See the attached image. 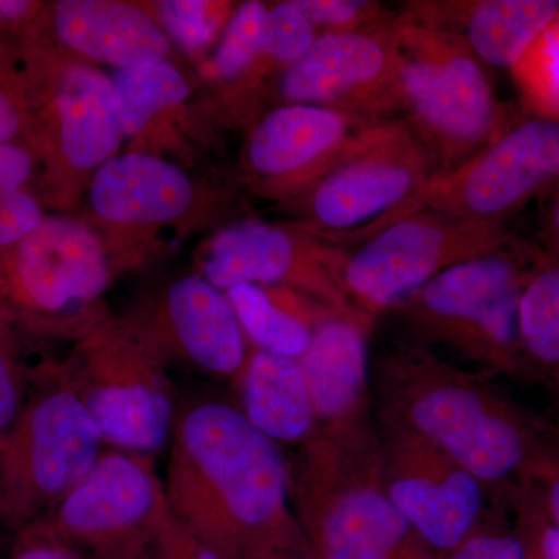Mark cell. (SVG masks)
Instances as JSON below:
<instances>
[{"mask_svg": "<svg viewBox=\"0 0 559 559\" xmlns=\"http://www.w3.org/2000/svg\"><path fill=\"white\" fill-rule=\"evenodd\" d=\"M0 521H5V509H3L2 488H0Z\"/></svg>", "mask_w": 559, "mask_h": 559, "instance_id": "45", "label": "cell"}, {"mask_svg": "<svg viewBox=\"0 0 559 559\" xmlns=\"http://www.w3.org/2000/svg\"><path fill=\"white\" fill-rule=\"evenodd\" d=\"M164 484L173 516L224 559L308 549L290 502L289 460L230 404L179 409Z\"/></svg>", "mask_w": 559, "mask_h": 559, "instance_id": "1", "label": "cell"}, {"mask_svg": "<svg viewBox=\"0 0 559 559\" xmlns=\"http://www.w3.org/2000/svg\"><path fill=\"white\" fill-rule=\"evenodd\" d=\"M110 282L100 241L79 223L49 218L14 248L0 275V312L46 325L94 304Z\"/></svg>", "mask_w": 559, "mask_h": 559, "instance_id": "13", "label": "cell"}, {"mask_svg": "<svg viewBox=\"0 0 559 559\" xmlns=\"http://www.w3.org/2000/svg\"><path fill=\"white\" fill-rule=\"evenodd\" d=\"M395 39L403 108L437 173L465 164L509 128L484 66L457 32L414 7L396 17Z\"/></svg>", "mask_w": 559, "mask_h": 559, "instance_id": "5", "label": "cell"}, {"mask_svg": "<svg viewBox=\"0 0 559 559\" xmlns=\"http://www.w3.org/2000/svg\"><path fill=\"white\" fill-rule=\"evenodd\" d=\"M436 175V162L409 124L381 121L320 176L312 219L358 245L399 219Z\"/></svg>", "mask_w": 559, "mask_h": 559, "instance_id": "10", "label": "cell"}, {"mask_svg": "<svg viewBox=\"0 0 559 559\" xmlns=\"http://www.w3.org/2000/svg\"><path fill=\"white\" fill-rule=\"evenodd\" d=\"M381 121L326 106L290 105L272 110L250 138V167L271 179L314 170L325 175Z\"/></svg>", "mask_w": 559, "mask_h": 559, "instance_id": "17", "label": "cell"}, {"mask_svg": "<svg viewBox=\"0 0 559 559\" xmlns=\"http://www.w3.org/2000/svg\"><path fill=\"white\" fill-rule=\"evenodd\" d=\"M32 175V159L27 151L13 143L0 145V200L14 191L24 190Z\"/></svg>", "mask_w": 559, "mask_h": 559, "instance_id": "39", "label": "cell"}, {"mask_svg": "<svg viewBox=\"0 0 559 559\" xmlns=\"http://www.w3.org/2000/svg\"><path fill=\"white\" fill-rule=\"evenodd\" d=\"M46 219L36 198L27 190L0 200V248H16Z\"/></svg>", "mask_w": 559, "mask_h": 559, "instance_id": "36", "label": "cell"}, {"mask_svg": "<svg viewBox=\"0 0 559 559\" xmlns=\"http://www.w3.org/2000/svg\"><path fill=\"white\" fill-rule=\"evenodd\" d=\"M514 245L503 223L419 210L348 252L344 286L356 310L374 322L441 272Z\"/></svg>", "mask_w": 559, "mask_h": 559, "instance_id": "7", "label": "cell"}, {"mask_svg": "<svg viewBox=\"0 0 559 559\" xmlns=\"http://www.w3.org/2000/svg\"><path fill=\"white\" fill-rule=\"evenodd\" d=\"M432 559H524V554L507 509L471 533L459 546L436 551Z\"/></svg>", "mask_w": 559, "mask_h": 559, "instance_id": "31", "label": "cell"}, {"mask_svg": "<svg viewBox=\"0 0 559 559\" xmlns=\"http://www.w3.org/2000/svg\"><path fill=\"white\" fill-rule=\"evenodd\" d=\"M285 100L370 119L403 108L395 20L355 32L323 33L280 81Z\"/></svg>", "mask_w": 559, "mask_h": 559, "instance_id": "14", "label": "cell"}, {"mask_svg": "<svg viewBox=\"0 0 559 559\" xmlns=\"http://www.w3.org/2000/svg\"><path fill=\"white\" fill-rule=\"evenodd\" d=\"M173 340L191 366L216 377H229L246 364L242 329L227 294L207 278L176 280L165 297Z\"/></svg>", "mask_w": 559, "mask_h": 559, "instance_id": "19", "label": "cell"}, {"mask_svg": "<svg viewBox=\"0 0 559 559\" xmlns=\"http://www.w3.org/2000/svg\"><path fill=\"white\" fill-rule=\"evenodd\" d=\"M32 9L33 3L25 0H0V22L22 21Z\"/></svg>", "mask_w": 559, "mask_h": 559, "instance_id": "42", "label": "cell"}, {"mask_svg": "<svg viewBox=\"0 0 559 559\" xmlns=\"http://www.w3.org/2000/svg\"><path fill=\"white\" fill-rule=\"evenodd\" d=\"M103 441L61 367H40L20 418L0 440L5 522L25 527L60 502L102 457Z\"/></svg>", "mask_w": 559, "mask_h": 559, "instance_id": "6", "label": "cell"}, {"mask_svg": "<svg viewBox=\"0 0 559 559\" xmlns=\"http://www.w3.org/2000/svg\"><path fill=\"white\" fill-rule=\"evenodd\" d=\"M293 3L314 27H325L326 33L355 32L380 21V3L369 0H294Z\"/></svg>", "mask_w": 559, "mask_h": 559, "instance_id": "34", "label": "cell"}, {"mask_svg": "<svg viewBox=\"0 0 559 559\" xmlns=\"http://www.w3.org/2000/svg\"><path fill=\"white\" fill-rule=\"evenodd\" d=\"M21 112L16 103L0 87V145L11 143L21 130Z\"/></svg>", "mask_w": 559, "mask_h": 559, "instance_id": "40", "label": "cell"}, {"mask_svg": "<svg viewBox=\"0 0 559 559\" xmlns=\"http://www.w3.org/2000/svg\"><path fill=\"white\" fill-rule=\"evenodd\" d=\"M226 294L241 329L260 349L299 359L310 347L312 331L304 320L275 305L260 286L238 285Z\"/></svg>", "mask_w": 559, "mask_h": 559, "instance_id": "26", "label": "cell"}, {"mask_svg": "<svg viewBox=\"0 0 559 559\" xmlns=\"http://www.w3.org/2000/svg\"><path fill=\"white\" fill-rule=\"evenodd\" d=\"M193 201L189 178L175 165L148 156L110 157L95 173L91 202L114 223L151 224L178 218Z\"/></svg>", "mask_w": 559, "mask_h": 559, "instance_id": "20", "label": "cell"}, {"mask_svg": "<svg viewBox=\"0 0 559 559\" xmlns=\"http://www.w3.org/2000/svg\"><path fill=\"white\" fill-rule=\"evenodd\" d=\"M170 518L154 457L114 448L35 522L94 559H145Z\"/></svg>", "mask_w": 559, "mask_h": 559, "instance_id": "9", "label": "cell"}, {"mask_svg": "<svg viewBox=\"0 0 559 559\" xmlns=\"http://www.w3.org/2000/svg\"><path fill=\"white\" fill-rule=\"evenodd\" d=\"M507 509L524 559H559V528L525 485L518 484L509 489Z\"/></svg>", "mask_w": 559, "mask_h": 559, "instance_id": "29", "label": "cell"}, {"mask_svg": "<svg viewBox=\"0 0 559 559\" xmlns=\"http://www.w3.org/2000/svg\"><path fill=\"white\" fill-rule=\"evenodd\" d=\"M9 559H81L80 551L32 522L21 528Z\"/></svg>", "mask_w": 559, "mask_h": 559, "instance_id": "38", "label": "cell"}, {"mask_svg": "<svg viewBox=\"0 0 559 559\" xmlns=\"http://www.w3.org/2000/svg\"><path fill=\"white\" fill-rule=\"evenodd\" d=\"M550 193L549 207L546 213V230L554 255L559 259V186L555 187Z\"/></svg>", "mask_w": 559, "mask_h": 559, "instance_id": "41", "label": "cell"}, {"mask_svg": "<svg viewBox=\"0 0 559 559\" xmlns=\"http://www.w3.org/2000/svg\"><path fill=\"white\" fill-rule=\"evenodd\" d=\"M495 380L414 342H399L371 366L373 415L428 440L495 495L506 496L554 426Z\"/></svg>", "mask_w": 559, "mask_h": 559, "instance_id": "2", "label": "cell"}, {"mask_svg": "<svg viewBox=\"0 0 559 559\" xmlns=\"http://www.w3.org/2000/svg\"><path fill=\"white\" fill-rule=\"evenodd\" d=\"M61 150L79 170L100 167L119 148L123 128L112 81L87 66L66 70L57 92Z\"/></svg>", "mask_w": 559, "mask_h": 559, "instance_id": "22", "label": "cell"}, {"mask_svg": "<svg viewBox=\"0 0 559 559\" xmlns=\"http://www.w3.org/2000/svg\"><path fill=\"white\" fill-rule=\"evenodd\" d=\"M246 559H314L308 549L300 547H280V549H270L250 555Z\"/></svg>", "mask_w": 559, "mask_h": 559, "instance_id": "43", "label": "cell"}, {"mask_svg": "<svg viewBox=\"0 0 559 559\" xmlns=\"http://www.w3.org/2000/svg\"><path fill=\"white\" fill-rule=\"evenodd\" d=\"M532 248H513L441 272L392 311L411 342L447 349L471 369L536 382L520 341V300Z\"/></svg>", "mask_w": 559, "mask_h": 559, "instance_id": "4", "label": "cell"}, {"mask_svg": "<svg viewBox=\"0 0 559 559\" xmlns=\"http://www.w3.org/2000/svg\"><path fill=\"white\" fill-rule=\"evenodd\" d=\"M450 20L462 21L460 38L474 57L513 72L559 13L558 0H480L455 3Z\"/></svg>", "mask_w": 559, "mask_h": 559, "instance_id": "23", "label": "cell"}, {"mask_svg": "<svg viewBox=\"0 0 559 559\" xmlns=\"http://www.w3.org/2000/svg\"><path fill=\"white\" fill-rule=\"evenodd\" d=\"M289 495L314 559H432L385 487L377 423L319 430L289 460Z\"/></svg>", "mask_w": 559, "mask_h": 559, "instance_id": "3", "label": "cell"}, {"mask_svg": "<svg viewBox=\"0 0 559 559\" xmlns=\"http://www.w3.org/2000/svg\"><path fill=\"white\" fill-rule=\"evenodd\" d=\"M112 86L119 103L123 135H135L162 109L179 105L190 87L178 69L167 62L117 69Z\"/></svg>", "mask_w": 559, "mask_h": 559, "instance_id": "25", "label": "cell"}, {"mask_svg": "<svg viewBox=\"0 0 559 559\" xmlns=\"http://www.w3.org/2000/svg\"><path fill=\"white\" fill-rule=\"evenodd\" d=\"M373 322L331 314L312 331L299 358L318 418V432H336L374 419L369 337Z\"/></svg>", "mask_w": 559, "mask_h": 559, "instance_id": "16", "label": "cell"}, {"mask_svg": "<svg viewBox=\"0 0 559 559\" xmlns=\"http://www.w3.org/2000/svg\"><path fill=\"white\" fill-rule=\"evenodd\" d=\"M0 312V440L20 418L31 388V374L21 366L16 347Z\"/></svg>", "mask_w": 559, "mask_h": 559, "instance_id": "32", "label": "cell"}, {"mask_svg": "<svg viewBox=\"0 0 559 559\" xmlns=\"http://www.w3.org/2000/svg\"><path fill=\"white\" fill-rule=\"evenodd\" d=\"M518 326L535 381L559 392V259L554 253H530Z\"/></svg>", "mask_w": 559, "mask_h": 559, "instance_id": "24", "label": "cell"}, {"mask_svg": "<svg viewBox=\"0 0 559 559\" xmlns=\"http://www.w3.org/2000/svg\"><path fill=\"white\" fill-rule=\"evenodd\" d=\"M520 484L530 489L540 509L559 528V437L555 429L543 450L530 463Z\"/></svg>", "mask_w": 559, "mask_h": 559, "instance_id": "35", "label": "cell"}, {"mask_svg": "<svg viewBox=\"0 0 559 559\" xmlns=\"http://www.w3.org/2000/svg\"><path fill=\"white\" fill-rule=\"evenodd\" d=\"M145 559H224L200 536L173 516L153 539Z\"/></svg>", "mask_w": 559, "mask_h": 559, "instance_id": "37", "label": "cell"}, {"mask_svg": "<svg viewBox=\"0 0 559 559\" xmlns=\"http://www.w3.org/2000/svg\"><path fill=\"white\" fill-rule=\"evenodd\" d=\"M554 395L557 399V412H555V419L551 421V425H554L555 432L559 437V392L554 393Z\"/></svg>", "mask_w": 559, "mask_h": 559, "instance_id": "44", "label": "cell"}, {"mask_svg": "<svg viewBox=\"0 0 559 559\" xmlns=\"http://www.w3.org/2000/svg\"><path fill=\"white\" fill-rule=\"evenodd\" d=\"M318 39L316 27L293 2H283L267 10L266 47L264 53L283 64H296Z\"/></svg>", "mask_w": 559, "mask_h": 559, "instance_id": "30", "label": "cell"}, {"mask_svg": "<svg viewBox=\"0 0 559 559\" xmlns=\"http://www.w3.org/2000/svg\"><path fill=\"white\" fill-rule=\"evenodd\" d=\"M374 423L390 498L430 549L459 546L507 510L506 496L495 495L428 440L389 419Z\"/></svg>", "mask_w": 559, "mask_h": 559, "instance_id": "12", "label": "cell"}, {"mask_svg": "<svg viewBox=\"0 0 559 559\" xmlns=\"http://www.w3.org/2000/svg\"><path fill=\"white\" fill-rule=\"evenodd\" d=\"M557 186L559 120L535 116L507 128L454 170L437 173L400 218L419 210H437L503 223L533 198Z\"/></svg>", "mask_w": 559, "mask_h": 559, "instance_id": "11", "label": "cell"}, {"mask_svg": "<svg viewBox=\"0 0 559 559\" xmlns=\"http://www.w3.org/2000/svg\"><path fill=\"white\" fill-rule=\"evenodd\" d=\"M55 32L69 49L119 69L164 62L168 39L148 14L109 0H62Z\"/></svg>", "mask_w": 559, "mask_h": 559, "instance_id": "18", "label": "cell"}, {"mask_svg": "<svg viewBox=\"0 0 559 559\" xmlns=\"http://www.w3.org/2000/svg\"><path fill=\"white\" fill-rule=\"evenodd\" d=\"M159 14L165 28L187 50L207 46L218 27L209 3L201 0H165L159 3Z\"/></svg>", "mask_w": 559, "mask_h": 559, "instance_id": "33", "label": "cell"}, {"mask_svg": "<svg viewBox=\"0 0 559 559\" xmlns=\"http://www.w3.org/2000/svg\"><path fill=\"white\" fill-rule=\"evenodd\" d=\"M242 415L278 444L307 443L318 418L299 359L257 349L242 367Z\"/></svg>", "mask_w": 559, "mask_h": 559, "instance_id": "21", "label": "cell"}, {"mask_svg": "<svg viewBox=\"0 0 559 559\" xmlns=\"http://www.w3.org/2000/svg\"><path fill=\"white\" fill-rule=\"evenodd\" d=\"M511 73L536 116L559 120V13Z\"/></svg>", "mask_w": 559, "mask_h": 559, "instance_id": "27", "label": "cell"}, {"mask_svg": "<svg viewBox=\"0 0 559 559\" xmlns=\"http://www.w3.org/2000/svg\"><path fill=\"white\" fill-rule=\"evenodd\" d=\"M347 255L348 250L304 245L280 227L246 223L221 231L212 241L204 274L213 286L227 290L283 283L310 294L331 311L370 320L356 310L345 289L342 272Z\"/></svg>", "mask_w": 559, "mask_h": 559, "instance_id": "15", "label": "cell"}, {"mask_svg": "<svg viewBox=\"0 0 559 559\" xmlns=\"http://www.w3.org/2000/svg\"><path fill=\"white\" fill-rule=\"evenodd\" d=\"M61 369L105 443L148 457L170 444L179 409L159 344L100 334Z\"/></svg>", "mask_w": 559, "mask_h": 559, "instance_id": "8", "label": "cell"}, {"mask_svg": "<svg viewBox=\"0 0 559 559\" xmlns=\"http://www.w3.org/2000/svg\"><path fill=\"white\" fill-rule=\"evenodd\" d=\"M267 9L250 0L235 11L216 53V70L223 79H235L264 53Z\"/></svg>", "mask_w": 559, "mask_h": 559, "instance_id": "28", "label": "cell"}]
</instances>
